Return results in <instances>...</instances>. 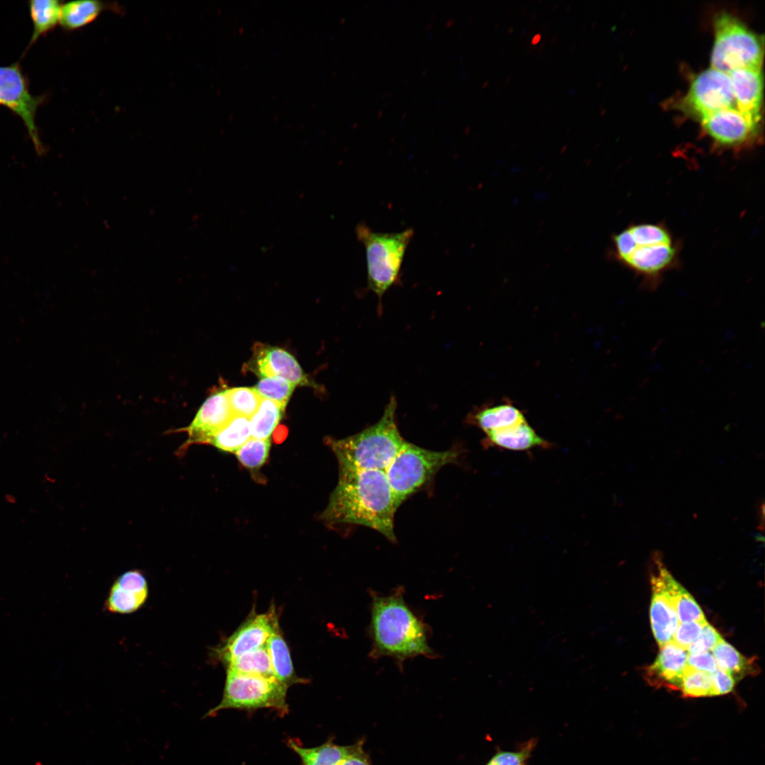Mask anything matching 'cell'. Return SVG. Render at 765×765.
I'll return each mask as SVG.
<instances>
[{
	"instance_id": "cell-1",
	"label": "cell",
	"mask_w": 765,
	"mask_h": 765,
	"mask_svg": "<svg viewBox=\"0 0 765 765\" xmlns=\"http://www.w3.org/2000/svg\"><path fill=\"white\" fill-rule=\"evenodd\" d=\"M397 509L385 471L339 469L338 483L322 518L329 524L370 528L395 542L394 517Z\"/></svg>"
},
{
	"instance_id": "cell-2",
	"label": "cell",
	"mask_w": 765,
	"mask_h": 765,
	"mask_svg": "<svg viewBox=\"0 0 765 765\" xmlns=\"http://www.w3.org/2000/svg\"><path fill=\"white\" fill-rule=\"evenodd\" d=\"M370 629L373 652L378 656L403 661L432 653L425 625L406 604L401 590L387 596L373 594Z\"/></svg>"
},
{
	"instance_id": "cell-3",
	"label": "cell",
	"mask_w": 765,
	"mask_h": 765,
	"mask_svg": "<svg viewBox=\"0 0 765 765\" xmlns=\"http://www.w3.org/2000/svg\"><path fill=\"white\" fill-rule=\"evenodd\" d=\"M613 249L616 259L650 289L676 266L680 251L668 227L652 222L633 224L616 234Z\"/></svg>"
},
{
	"instance_id": "cell-4",
	"label": "cell",
	"mask_w": 765,
	"mask_h": 765,
	"mask_svg": "<svg viewBox=\"0 0 765 765\" xmlns=\"http://www.w3.org/2000/svg\"><path fill=\"white\" fill-rule=\"evenodd\" d=\"M396 409L392 397L378 422L351 436L329 441L339 469L385 471L406 442L397 425Z\"/></svg>"
},
{
	"instance_id": "cell-5",
	"label": "cell",
	"mask_w": 765,
	"mask_h": 765,
	"mask_svg": "<svg viewBox=\"0 0 765 765\" xmlns=\"http://www.w3.org/2000/svg\"><path fill=\"white\" fill-rule=\"evenodd\" d=\"M357 238L364 246L368 288L380 300L399 279L404 257L414 231L375 232L364 223L356 229Z\"/></svg>"
},
{
	"instance_id": "cell-6",
	"label": "cell",
	"mask_w": 765,
	"mask_h": 765,
	"mask_svg": "<svg viewBox=\"0 0 765 765\" xmlns=\"http://www.w3.org/2000/svg\"><path fill=\"white\" fill-rule=\"evenodd\" d=\"M459 455L453 448L434 451L406 441L385 471L397 507L430 482L441 468L455 463Z\"/></svg>"
},
{
	"instance_id": "cell-7",
	"label": "cell",
	"mask_w": 765,
	"mask_h": 765,
	"mask_svg": "<svg viewBox=\"0 0 765 765\" xmlns=\"http://www.w3.org/2000/svg\"><path fill=\"white\" fill-rule=\"evenodd\" d=\"M714 30L712 68L727 74L741 68L761 69L764 55L761 36L727 13L715 16Z\"/></svg>"
},
{
	"instance_id": "cell-8",
	"label": "cell",
	"mask_w": 765,
	"mask_h": 765,
	"mask_svg": "<svg viewBox=\"0 0 765 765\" xmlns=\"http://www.w3.org/2000/svg\"><path fill=\"white\" fill-rule=\"evenodd\" d=\"M288 687L274 677L243 674L227 671L226 680L220 702L203 716H215L226 709L254 711L272 709L280 716L289 713L287 703Z\"/></svg>"
},
{
	"instance_id": "cell-9",
	"label": "cell",
	"mask_w": 765,
	"mask_h": 765,
	"mask_svg": "<svg viewBox=\"0 0 765 765\" xmlns=\"http://www.w3.org/2000/svg\"><path fill=\"white\" fill-rule=\"evenodd\" d=\"M42 101V97L33 96L30 92L27 80L18 63L0 66V105L22 119L39 154L44 152V147L35 125V115Z\"/></svg>"
},
{
	"instance_id": "cell-10",
	"label": "cell",
	"mask_w": 765,
	"mask_h": 765,
	"mask_svg": "<svg viewBox=\"0 0 765 765\" xmlns=\"http://www.w3.org/2000/svg\"><path fill=\"white\" fill-rule=\"evenodd\" d=\"M684 107L700 118L711 113L737 108L730 75L710 67L692 81Z\"/></svg>"
},
{
	"instance_id": "cell-11",
	"label": "cell",
	"mask_w": 765,
	"mask_h": 765,
	"mask_svg": "<svg viewBox=\"0 0 765 765\" xmlns=\"http://www.w3.org/2000/svg\"><path fill=\"white\" fill-rule=\"evenodd\" d=\"M278 622L274 606L265 613H253L221 646L212 651L213 657L227 664L243 654L265 646Z\"/></svg>"
},
{
	"instance_id": "cell-12",
	"label": "cell",
	"mask_w": 765,
	"mask_h": 765,
	"mask_svg": "<svg viewBox=\"0 0 765 765\" xmlns=\"http://www.w3.org/2000/svg\"><path fill=\"white\" fill-rule=\"evenodd\" d=\"M233 414L225 390L210 395L198 410L188 426L176 430L185 432L188 439L179 448L181 455L191 445L210 443L212 438L230 421Z\"/></svg>"
},
{
	"instance_id": "cell-13",
	"label": "cell",
	"mask_w": 765,
	"mask_h": 765,
	"mask_svg": "<svg viewBox=\"0 0 765 765\" xmlns=\"http://www.w3.org/2000/svg\"><path fill=\"white\" fill-rule=\"evenodd\" d=\"M247 368L261 378L279 377L295 385L309 382L298 362L290 353L280 348L261 343L254 345Z\"/></svg>"
},
{
	"instance_id": "cell-14",
	"label": "cell",
	"mask_w": 765,
	"mask_h": 765,
	"mask_svg": "<svg viewBox=\"0 0 765 765\" xmlns=\"http://www.w3.org/2000/svg\"><path fill=\"white\" fill-rule=\"evenodd\" d=\"M703 129L718 144L737 147L754 136L756 125L737 108L720 110L700 118Z\"/></svg>"
},
{
	"instance_id": "cell-15",
	"label": "cell",
	"mask_w": 765,
	"mask_h": 765,
	"mask_svg": "<svg viewBox=\"0 0 765 765\" xmlns=\"http://www.w3.org/2000/svg\"><path fill=\"white\" fill-rule=\"evenodd\" d=\"M688 653L673 641L660 647L654 662L645 669L646 681L656 688L680 691Z\"/></svg>"
},
{
	"instance_id": "cell-16",
	"label": "cell",
	"mask_w": 765,
	"mask_h": 765,
	"mask_svg": "<svg viewBox=\"0 0 765 765\" xmlns=\"http://www.w3.org/2000/svg\"><path fill=\"white\" fill-rule=\"evenodd\" d=\"M736 108L752 123L758 125L763 92L761 69L741 68L729 74Z\"/></svg>"
},
{
	"instance_id": "cell-17",
	"label": "cell",
	"mask_w": 765,
	"mask_h": 765,
	"mask_svg": "<svg viewBox=\"0 0 765 765\" xmlns=\"http://www.w3.org/2000/svg\"><path fill=\"white\" fill-rule=\"evenodd\" d=\"M650 580L652 586L650 623L654 637L661 647L672 641L673 635L679 625V620L656 568Z\"/></svg>"
},
{
	"instance_id": "cell-18",
	"label": "cell",
	"mask_w": 765,
	"mask_h": 765,
	"mask_svg": "<svg viewBox=\"0 0 765 765\" xmlns=\"http://www.w3.org/2000/svg\"><path fill=\"white\" fill-rule=\"evenodd\" d=\"M487 447L524 451L534 448H550L551 443L541 437L527 421L518 425L486 434Z\"/></svg>"
},
{
	"instance_id": "cell-19",
	"label": "cell",
	"mask_w": 765,
	"mask_h": 765,
	"mask_svg": "<svg viewBox=\"0 0 765 765\" xmlns=\"http://www.w3.org/2000/svg\"><path fill=\"white\" fill-rule=\"evenodd\" d=\"M653 561L679 622L682 623L706 619L699 605L688 591L672 576L659 558V555H654Z\"/></svg>"
},
{
	"instance_id": "cell-20",
	"label": "cell",
	"mask_w": 765,
	"mask_h": 765,
	"mask_svg": "<svg viewBox=\"0 0 765 765\" xmlns=\"http://www.w3.org/2000/svg\"><path fill=\"white\" fill-rule=\"evenodd\" d=\"M470 420L485 434L526 421L521 409L506 401L480 408L471 415Z\"/></svg>"
},
{
	"instance_id": "cell-21",
	"label": "cell",
	"mask_w": 765,
	"mask_h": 765,
	"mask_svg": "<svg viewBox=\"0 0 765 765\" xmlns=\"http://www.w3.org/2000/svg\"><path fill=\"white\" fill-rule=\"evenodd\" d=\"M266 648L270 658L274 677L280 683L290 687L294 684L306 683L299 677L293 664L290 650L283 636L278 622L268 638Z\"/></svg>"
},
{
	"instance_id": "cell-22",
	"label": "cell",
	"mask_w": 765,
	"mask_h": 765,
	"mask_svg": "<svg viewBox=\"0 0 765 765\" xmlns=\"http://www.w3.org/2000/svg\"><path fill=\"white\" fill-rule=\"evenodd\" d=\"M332 739L314 747H305L295 739H288L287 744L299 756L302 765H339L355 749L357 742L339 745Z\"/></svg>"
},
{
	"instance_id": "cell-23",
	"label": "cell",
	"mask_w": 765,
	"mask_h": 765,
	"mask_svg": "<svg viewBox=\"0 0 765 765\" xmlns=\"http://www.w3.org/2000/svg\"><path fill=\"white\" fill-rule=\"evenodd\" d=\"M711 652L717 668L730 674L735 681L759 672L754 658L743 656L723 639Z\"/></svg>"
},
{
	"instance_id": "cell-24",
	"label": "cell",
	"mask_w": 765,
	"mask_h": 765,
	"mask_svg": "<svg viewBox=\"0 0 765 765\" xmlns=\"http://www.w3.org/2000/svg\"><path fill=\"white\" fill-rule=\"evenodd\" d=\"M251 438L250 419L234 415L210 443L226 452H235Z\"/></svg>"
},
{
	"instance_id": "cell-25",
	"label": "cell",
	"mask_w": 765,
	"mask_h": 765,
	"mask_svg": "<svg viewBox=\"0 0 765 765\" xmlns=\"http://www.w3.org/2000/svg\"><path fill=\"white\" fill-rule=\"evenodd\" d=\"M62 5L57 0H32L29 1V11L33 25V30L29 45L42 35L55 27L60 22Z\"/></svg>"
},
{
	"instance_id": "cell-26",
	"label": "cell",
	"mask_w": 765,
	"mask_h": 765,
	"mask_svg": "<svg viewBox=\"0 0 765 765\" xmlns=\"http://www.w3.org/2000/svg\"><path fill=\"white\" fill-rule=\"evenodd\" d=\"M285 407L261 398L255 414L250 418L251 438L268 439L281 419Z\"/></svg>"
},
{
	"instance_id": "cell-27",
	"label": "cell",
	"mask_w": 765,
	"mask_h": 765,
	"mask_svg": "<svg viewBox=\"0 0 765 765\" xmlns=\"http://www.w3.org/2000/svg\"><path fill=\"white\" fill-rule=\"evenodd\" d=\"M101 9V4L96 1L67 2L62 5L59 23L67 30L77 29L94 21Z\"/></svg>"
},
{
	"instance_id": "cell-28",
	"label": "cell",
	"mask_w": 765,
	"mask_h": 765,
	"mask_svg": "<svg viewBox=\"0 0 765 765\" xmlns=\"http://www.w3.org/2000/svg\"><path fill=\"white\" fill-rule=\"evenodd\" d=\"M226 666L227 671L234 673L274 677L266 645L240 655Z\"/></svg>"
},
{
	"instance_id": "cell-29",
	"label": "cell",
	"mask_w": 765,
	"mask_h": 765,
	"mask_svg": "<svg viewBox=\"0 0 765 765\" xmlns=\"http://www.w3.org/2000/svg\"><path fill=\"white\" fill-rule=\"evenodd\" d=\"M147 597L148 594L133 592L120 588L113 583L108 592L105 606L111 613H131L141 608Z\"/></svg>"
},
{
	"instance_id": "cell-30",
	"label": "cell",
	"mask_w": 765,
	"mask_h": 765,
	"mask_svg": "<svg viewBox=\"0 0 765 765\" xmlns=\"http://www.w3.org/2000/svg\"><path fill=\"white\" fill-rule=\"evenodd\" d=\"M225 391L234 415L250 419L257 411L261 397L253 387H234Z\"/></svg>"
},
{
	"instance_id": "cell-31",
	"label": "cell",
	"mask_w": 765,
	"mask_h": 765,
	"mask_svg": "<svg viewBox=\"0 0 765 765\" xmlns=\"http://www.w3.org/2000/svg\"><path fill=\"white\" fill-rule=\"evenodd\" d=\"M295 385L279 377L261 378L253 387L261 398L274 401L285 407Z\"/></svg>"
},
{
	"instance_id": "cell-32",
	"label": "cell",
	"mask_w": 765,
	"mask_h": 765,
	"mask_svg": "<svg viewBox=\"0 0 765 765\" xmlns=\"http://www.w3.org/2000/svg\"><path fill=\"white\" fill-rule=\"evenodd\" d=\"M270 448L269 438H251L234 453L239 462L243 466L249 469H256L262 466L267 460Z\"/></svg>"
},
{
	"instance_id": "cell-33",
	"label": "cell",
	"mask_w": 765,
	"mask_h": 765,
	"mask_svg": "<svg viewBox=\"0 0 765 765\" xmlns=\"http://www.w3.org/2000/svg\"><path fill=\"white\" fill-rule=\"evenodd\" d=\"M679 691L686 698L713 696L710 674L686 667Z\"/></svg>"
},
{
	"instance_id": "cell-34",
	"label": "cell",
	"mask_w": 765,
	"mask_h": 765,
	"mask_svg": "<svg viewBox=\"0 0 765 765\" xmlns=\"http://www.w3.org/2000/svg\"><path fill=\"white\" fill-rule=\"evenodd\" d=\"M706 623H708L706 619H704L700 621L681 623L674 632L672 641L687 650L690 645L698 639Z\"/></svg>"
},
{
	"instance_id": "cell-35",
	"label": "cell",
	"mask_w": 765,
	"mask_h": 765,
	"mask_svg": "<svg viewBox=\"0 0 765 765\" xmlns=\"http://www.w3.org/2000/svg\"><path fill=\"white\" fill-rule=\"evenodd\" d=\"M722 640L719 633L708 623L703 626L698 639L687 649L688 654L708 652Z\"/></svg>"
},
{
	"instance_id": "cell-36",
	"label": "cell",
	"mask_w": 765,
	"mask_h": 765,
	"mask_svg": "<svg viewBox=\"0 0 765 765\" xmlns=\"http://www.w3.org/2000/svg\"><path fill=\"white\" fill-rule=\"evenodd\" d=\"M114 584L120 588L133 592L148 594L147 579L138 570H131L123 573L116 579Z\"/></svg>"
},
{
	"instance_id": "cell-37",
	"label": "cell",
	"mask_w": 765,
	"mask_h": 765,
	"mask_svg": "<svg viewBox=\"0 0 765 765\" xmlns=\"http://www.w3.org/2000/svg\"><path fill=\"white\" fill-rule=\"evenodd\" d=\"M533 742L518 752H501L496 754L486 765H521L529 756Z\"/></svg>"
},
{
	"instance_id": "cell-38",
	"label": "cell",
	"mask_w": 765,
	"mask_h": 765,
	"mask_svg": "<svg viewBox=\"0 0 765 765\" xmlns=\"http://www.w3.org/2000/svg\"><path fill=\"white\" fill-rule=\"evenodd\" d=\"M687 667L709 674H712L718 669L713 655L709 652L688 654Z\"/></svg>"
},
{
	"instance_id": "cell-39",
	"label": "cell",
	"mask_w": 765,
	"mask_h": 765,
	"mask_svg": "<svg viewBox=\"0 0 765 765\" xmlns=\"http://www.w3.org/2000/svg\"><path fill=\"white\" fill-rule=\"evenodd\" d=\"M713 696L727 694L732 691L736 681L725 672L717 669L710 674Z\"/></svg>"
},
{
	"instance_id": "cell-40",
	"label": "cell",
	"mask_w": 765,
	"mask_h": 765,
	"mask_svg": "<svg viewBox=\"0 0 765 765\" xmlns=\"http://www.w3.org/2000/svg\"><path fill=\"white\" fill-rule=\"evenodd\" d=\"M364 741L357 742L355 749L339 765H372L368 754L363 749Z\"/></svg>"
},
{
	"instance_id": "cell-41",
	"label": "cell",
	"mask_w": 765,
	"mask_h": 765,
	"mask_svg": "<svg viewBox=\"0 0 765 765\" xmlns=\"http://www.w3.org/2000/svg\"><path fill=\"white\" fill-rule=\"evenodd\" d=\"M540 34H536V35H535V36H534V37L533 38V40H532V43H533V45H536V44H537V43H538V42L540 41Z\"/></svg>"
},
{
	"instance_id": "cell-42",
	"label": "cell",
	"mask_w": 765,
	"mask_h": 765,
	"mask_svg": "<svg viewBox=\"0 0 765 765\" xmlns=\"http://www.w3.org/2000/svg\"><path fill=\"white\" fill-rule=\"evenodd\" d=\"M521 765H524V764H521Z\"/></svg>"
}]
</instances>
